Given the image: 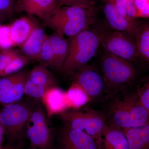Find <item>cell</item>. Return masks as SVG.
<instances>
[{"label": "cell", "mask_w": 149, "mask_h": 149, "mask_svg": "<svg viewBox=\"0 0 149 149\" xmlns=\"http://www.w3.org/2000/svg\"><path fill=\"white\" fill-rule=\"evenodd\" d=\"M15 0H0V19L3 20L12 16L14 12Z\"/></svg>", "instance_id": "cell-28"}, {"label": "cell", "mask_w": 149, "mask_h": 149, "mask_svg": "<svg viewBox=\"0 0 149 149\" xmlns=\"http://www.w3.org/2000/svg\"><path fill=\"white\" fill-rule=\"evenodd\" d=\"M1 19H0V26H1Z\"/></svg>", "instance_id": "cell-35"}, {"label": "cell", "mask_w": 149, "mask_h": 149, "mask_svg": "<svg viewBox=\"0 0 149 149\" xmlns=\"http://www.w3.org/2000/svg\"><path fill=\"white\" fill-rule=\"evenodd\" d=\"M141 103L149 111V83L146 82L141 87H139L136 92Z\"/></svg>", "instance_id": "cell-30"}, {"label": "cell", "mask_w": 149, "mask_h": 149, "mask_svg": "<svg viewBox=\"0 0 149 149\" xmlns=\"http://www.w3.org/2000/svg\"><path fill=\"white\" fill-rule=\"evenodd\" d=\"M108 112L110 122L122 128H132V119L129 109L124 99H113Z\"/></svg>", "instance_id": "cell-15"}, {"label": "cell", "mask_w": 149, "mask_h": 149, "mask_svg": "<svg viewBox=\"0 0 149 149\" xmlns=\"http://www.w3.org/2000/svg\"><path fill=\"white\" fill-rule=\"evenodd\" d=\"M56 1H57V2H58V0H56Z\"/></svg>", "instance_id": "cell-36"}, {"label": "cell", "mask_w": 149, "mask_h": 149, "mask_svg": "<svg viewBox=\"0 0 149 149\" xmlns=\"http://www.w3.org/2000/svg\"><path fill=\"white\" fill-rule=\"evenodd\" d=\"M123 98L127 104L131 115L132 128L148 124L149 111L139 101L136 92L126 94Z\"/></svg>", "instance_id": "cell-19"}, {"label": "cell", "mask_w": 149, "mask_h": 149, "mask_svg": "<svg viewBox=\"0 0 149 149\" xmlns=\"http://www.w3.org/2000/svg\"><path fill=\"white\" fill-rule=\"evenodd\" d=\"M41 99L48 116L61 114L68 109L65 92L57 86L49 89Z\"/></svg>", "instance_id": "cell-14"}, {"label": "cell", "mask_w": 149, "mask_h": 149, "mask_svg": "<svg viewBox=\"0 0 149 149\" xmlns=\"http://www.w3.org/2000/svg\"><path fill=\"white\" fill-rule=\"evenodd\" d=\"M4 135V130L0 122V148L3 147V143Z\"/></svg>", "instance_id": "cell-32"}, {"label": "cell", "mask_w": 149, "mask_h": 149, "mask_svg": "<svg viewBox=\"0 0 149 149\" xmlns=\"http://www.w3.org/2000/svg\"><path fill=\"white\" fill-rule=\"evenodd\" d=\"M74 74V83L83 89L90 100L100 97L105 91L107 85L103 76L93 67L87 65Z\"/></svg>", "instance_id": "cell-10"}, {"label": "cell", "mask_w": 149, "mask_h": 149, "mask_svg": "<svg viewBox=\"0 0 149 149\" xmlns=\"http://www.w3.org/2000/svg\"><path fill=\"white\" fill-rule=\"evenodd\" d=\"M96 17L92 6H64L60 7L43 21L55 32L71 38L91 26Z\"/></svg>", "instance_id": "cell-1"}, {"label": "cell", "mask_w": 149, "mask_h": 149, "mask_svg": "<svg viewBox=\"0 0 149 149\" xmlns=\"http://www.w3.org/2000/svg\"><path fill=\"white\" fill-rule=\"evenodd\" d=\"M136 11V18H148L149 0H133Z\"/></svg>", "instance_id": "cell-29"}, {"label": "cell", "mask_w": 149, "mask_h": 149, "mask_svg": "<svg viewBox=\"0 0 149 149\" xmlns=\"http://www.w3.org/2000/svg\"><path fill=\"white\" fill-rule=\"evenodd\" d=\"M9 25L14 46L20 47L38 25L31 17L24 16L17 19Z\"/></svg>", "instance_id": "cell-17"}, {"label": "cell", "mask_w": 149, "mask_h": 149, "mask_svg": "<svg viewBox=\"0 0 149 149\" xmlns=\"http://www.w3.org/2000/svg\"><path fill=\"white\" fill-rule=\"evenodd\" d=\"M0 149H18L16 147L10 144H8L5 146L2 147Z\"/></svg>", "instance_id": "cell-33"}, {"label": "cell", "mask_w": 149, "mask_h": 149, "mask_svg": "<svg viewBox=\"0 0 149 149\" xmlns=\"http://www.w3.org/2000/svg\"><path fill=\"white\" fill-rule=\"evenodd\" d=\"M114 6L122 15L131 19H136V11L133 0H107Z\"/></svg>", "instance_id": "cell-24"}, {"label": "cell", "mask_w": 149, "mask_h": 149, "mask_svg": "<svg viewBox=\"0 0 149 149\" xmlns=\"http://www.w3.org/2000/svg\"><path fill=\"white\" fill-rule=\"evenodd\" d=\"M14 47L11 36L10 25L0 26V49L2 50L11 49Z\"/></svg>", "instance_id": "cell-27"}, {"label": "cell", "mask_w": 149, "mask_h": 149, "mask_svg": "<svg viewBox=\"0 0 149 149\" xmlns=\"http://www.w3.org/2000/svg\"><path fill=\"white\" fill-rule=\"evenodd\" d=\"M61 140L66 149H101L100 143L85 132L64 125Z\"/></svg>", "instance_id": "cell-12"}, {"label": "cell", "mask_w": 149, "mask_h": 149, "mask_svg": "<svg viewBox=\"0 0 149 149\" xmlns=\"http://www.w3.org/2000/svg\"><path fill=\"white\" fill-rule=\"evenodd\" d=\"M104 1V13L111 28L128 34L135 39L141 24L136 19L127 18L120 14L111 3L107 0Z\"/></svg>", "instance_id": "cell-11"}, {"label": "cell", "mask_w": 149, "mask_h": 149, "mask_svg": "<svg viewBox=\"0 0 149 149\" xmlns=\"http://www.w3.org/2000/svg\"><path fill=\"white\" fill-rule=\"evenodd\" d=\"M60 7L56 0H17L14 11L36 15L43 21Z\"/></svg>", "instance_id": "cell-13"}, {"label": "cell", "mask_w": 149, "mask_h": 149, "mask_svg": "<svg viewBox=\"0 0 149 149\" xmlns=\"http://www.w3.org/2000/svg\"><path fill=\"white\" fill-rule=\"evenodd\" d=\"M45 112L41 103L33 104L26 125V133L32 146L37 149H52V138Z\"/></svg>", "instance_id": "cell-7"}, {"label": "cell", "mask_w": 149, "mask_h": 149, "mask_svg": "<svg viewBox=\"0 0 149 149\" xmlns=\"http://www.w3.org/2000/svg\"><path fill=\"white\" fill-rule=\"evenodd\" d=\"M94 28L98 33L104 50L131 62L136 63L140 59L135 39L130 35L100 24Z\"/></svg>", "instance_id": "cell-4"}, {"label": "cell", "mask_w": 149, "mask_h": 149, "mask_svg": "<svg viewBox=\"0 0 149 149\" xmlns=\"http://www.w3.org/2000/svg\"><path fill=\"white\" fill-rule=\"evenodd\" d=\"M28 149H37L36 148H35V147L32 146V148H29Z\"/></svg>", "instance_id": "cell-34"}, {"label": "cell", "mask_w": 149, "mask_h": 149, "mask_svg": "<svg viewBox=\"0 0 149 149\" xmlns=\"http://www.w3.org/2000/svg\"><path fill=\"white\" fill-rule=\"evenodd\" d=\"M29 59L24 55H19L6 68L2 73L1 77H3L19 72L23 68L28 64Z\"/></svg>", "instance_id": "cell-25"}, {"label": "cell", "mask_w": 149, "mask_h": 149, "mask_svg": "<svg viewBox=\"0 0 149 149\" xmlns=\"http://www.w3.org/2000/svg\"><path fill=\"white\" fill-rule=\"evenodd\" d=\"M123 130L128 141V149H149V123Z\"/></svg>", "instance_id": "cell-20"}, {"label": "cell", "mask_w": 149, "mask_h": 149, "mask_svg": "<svg viewBox=\"0 0 149 149\" xmlns=\"http://www.w3.org/2000/svg\"><path fill=\"white\" fill-rule=\"evenodd\" d=\"M33 104L19 101L4 106L0 109V122L10 141L21 135L29 120Z\"/></svg>", "instance_id": "cell-6"}, {"label": "cell", "mask_w": 149, "mask_h": 149, "mask_svg": "<svg viewBox=\"0 0 149 149\" xmlns=\"http://www.w3.org/2000/svg\"><path fill=\"white\" fill-rule=\"evenodd\" d=\"M28 72L8 87L0 89V105L4 106L19 101L24 94V87Z\"/></svg>", "instance_id": "cell-21"}, {"label": "cell", "mask_w": 149, "mask_h": 149, "mask_svg": "<svg viewBox=\"0 0 149 149\" xmlns=\"http://www.w3.org/2000/svg\"><path fill=\"white\" fill-rule=\"evenodd\" d=\"M57 82L53 74L42 65L35 67L28 72L24 87V94L36 99L42 98L46 91L56 87Z\"/></svg>", "instance_id": "cell-9"}, {"label": "cell", "mask_w": 149, "mask_h": 149, "mask_svg": "<svg viewBox=\"0 0 149 149\" xmlns=\"http://www.w3.org/2000/svg\"><path fill=\"white\" fill-rule=\"evenodd\" d=\"M104 149H128V141L123 128L107 123L102 133L100 144Z\"/></svg>", "instance_id": "cell-16"}, {"label": "cell", "mask_w": 149, "mask_h": 149, "mask_svg": "<svg viewBox=\"0 0 149 149\" xmlns=\"http://www.w3.org/2000/svg\"><path fill=\"white\" fill-rule=\"evenodd\" d=\"M65 96L68 109L79 108L91 100L83 89L75 83L65 92Z\"/></svg>", "instance_id": "cell-23"}, {"label": "cell", "mask_w": 149, "mask_h": 149, "mask_svg": "<svg viewBox=\"0 0 149 149\" xmlns=\"http://www.w3.org/2000/svg\"><path fill=\"white\" fill-rule=\"evenodd\" d=\"M58 3L60 6H92L91 0H58Z\"/></svg>", "instance_id": "cell-31"}, {"label": "cell", "mask_w": 149, "mask_h": 149, "mask_svg": "<svg viewBox=\"0 0 149 149\" xmlns=\"http://www.w3.org/2000/svg\"><path fill=\"white\" fill-rule=\"evenodd\" d=\"M60 115L65 125L85 132L100 143L102 133L107 123L104 115L92 110H67Z\"/></svg>", "instance_id": "cell-5"}, {"label": "cell", "mask_w": 149, "mask_h": 149, "mask_svg": "<svg viewBox=\"0 0 149 149\" xmlns=\"http://www.w3.org/2000/svg\"><path fill=\"white\" fill-rule=\"evenodd\" d=\"M47 36L44 29L37 25L28 39L20 47L24 55L29 59L38 61L41 49Z\"/></svg>", "instance_id": "cell-18"}, {"label": "cell", "mask_w": 149, "mask_h": 149, "mask_svg": "<svg viewBox=\"0 0 149 149\" xmlns=\"http://www.w3.org/2000/svg\"><path fill=\"white\" fill-rule=\"evenodd\" d=\"M99 63L107 85L114 91L131 84L138 74L133 62L105 51Z\"/></svg>", "instance_id": "cell-3"}, {"label": "cell", "mask_w": 149, "mask_h": 149, "mask_svg": "<svg viewBox=\"0 0 149 149\" xmlns=\"http://www.w3.org/2000/svg\"><path fill=\"white\" fill-rule=\"evenodd\" d=\"M68 42L63 35L56 32L47 36L38 61L47 68L61 71L67 56Z\"/></svg>", "instance_id": "cell-8"}, {"label": "cell", "mask_w": 149, "mask_h": 149, "mask_svg": "<svg viewBox=\"0 0 149 149\" xmlns=\"http://www.w3.org/2000/svg\"><path fill=\"white\" fill-rule=\"evenodd\" d=\"M139 58L149 62V24L148 22L141 24L135 37Z\"/></svg>", "instance_id": "cell-22"}, {"label": "cell", "mask_w": 149, "mask_h": 149, "mask_svg": "<svg viewBox=\"0 0 149 149\" xmlns=\"http://www.w3.org/2000/svg\"><path fill=\"white\" fill-rule=\"evenodd\" d=\"M19 54L18 51L12 48L1 51L0 52V77L6 68Z\"/></svg>", "instance_id": "cell-26"}, {"label": "cell", "mask_w": 149, "mask_h": 149, "mask_svg": "<svg viewBox=\"0 0 149 149\" xmlns=\"http://www.w3.org/2000/svg\"><path fill=\"white\" fill-rule=\"evenodd\" d=\"M70 39L67 56L61 70L70 74L88 65L100 46L98 33L90 27Z\"/></svg>", "instance_id": "cell-2"}]
</instances>
